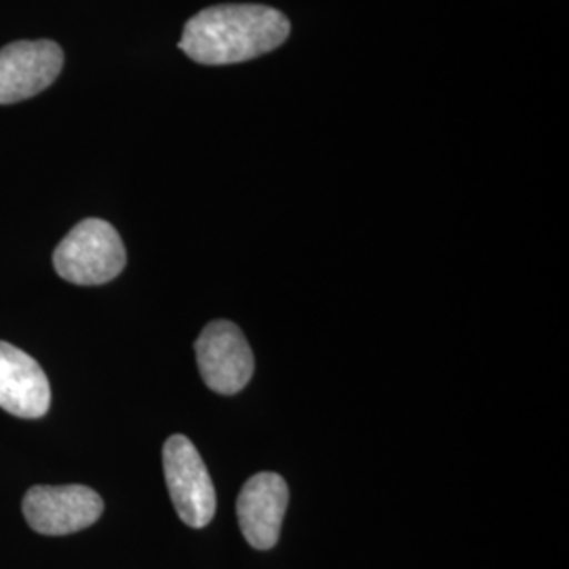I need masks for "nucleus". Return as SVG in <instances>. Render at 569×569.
Segmentation results:
<instances>
[{
  "label": "nucleus",
  "instance_id": "1",
  "mask_svg": "<svg viewBox=\"0 0 569 569\" xmlns=\"http://www.w3.org/2000/svg\"><path fill=\"white\" fill-rule=\"evenodd\" d=\"M291 23L264 4H216L183 26L180 49L197 63L228 66L256 60L281 47Z\"/></svg>",
  "mask_w": 569,
  "mask_h": 569
},
{
  "label": "nucleus",
  "instance_id": "2",
  "mask_svg": "<svg viewBox=\"0 0 569 569\" xmlns=\"http://www.w3.org/2000/svg\"><path fill=\"white\" fill-rule=\"evenodd\" d=\"M127 264V251L117 228L98 218L74 226L53 253L61 279L74 284H103L117 279Z\"/></svg>",
  "mask_w": 569,
  "mask_h": 569
},
{
  "label": "nucleus",
  "instance_id": "3",
  "mask_svg": "<svg viewBox=\"0 0 569 569\" xmlns=\"http://www.w3.org/2000/svg\"><path fill=\"white\" fill-rule=\"evenodd\" d=\"M163 468L180 519L190 528H207L216 515L218 498L199 449L183 435L169 437L164 441Z\"/></svg>",
  "mask_w": 569,
  "mask_h": 569
},
{
  "label": "nucleus",
  "instance_id": "4",
  "mask_svg": "<svg viewBox=\"0 0 569 569\" xmlns=\"http://www.w3.org/2000/svg\"><path fill=\"white\" fill-rule=\"evenodd\" d=\"M28 526L44 536H68L91 528L103 512L98 491L84 486H37L23 496Z\"/></svg>",
  "mask_w": 569,
  "mask_h": 569
},
{
  "label": "nucleus",
  "instance_id": "5",
  "mask_svg": "<svg viewBox=\"0 0 569 569\" xmlns=\"http://www.w3.org/2000/svg\"><path fill=\"white\" fill-rule=\"evenodd\" d=\"M204 385L218 395L241 392L253 376V352L243 331L230 321L204 327L194 345Z\"/></svg>",
  "mask_w": 569,
  "mask_h": 569
},
{
  "label": "nucleus",
  "instance_id": "6",
  "mask_svg": "<svg viewBox=\"0 0 569 569\" xmlns=\"http://www.w3.org/2000/svg\"><path fill=\"white\" fill-rule=\"evenodd\" d=\"M63 51L53 41H18L0 49V106L39 96L60 77Z\"/></svg>",
  "mask_w": 569,
  "mask_h": 569
},
{
  "label": "nucleus",
  "instance_id": "7",
  "mask_svg": "<svg viewBox=\"0 0 569 569\" xmlns=\"http://www.w3.org/2000/svg\"><path fill=\"white\" fill-rule=\"evenodd\" d=\"M287 505L289 488L281 475L258 472L244 483L237 500V515L244 540L253 549H272L279 542Z\"/></svg>",
  "mask_w": 569,
  "mask_h": 569
},
{
  "label": "nucleus",
  "instance_id": "8",
  "mask_svg": "<svg viewBox=\"0 0 569 569\" xmlns=\"http://www.w3.org/2000/svg\"><path fill=\"white\" fill-rule=\"evenodd\" d=\"M51 406V387L42 367L18 346L0 342V407L34 420Z\"/></svg>",
  "mask_w": 569,
  "mask_h": 569
}]
</instances>
